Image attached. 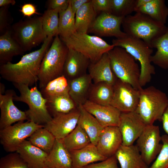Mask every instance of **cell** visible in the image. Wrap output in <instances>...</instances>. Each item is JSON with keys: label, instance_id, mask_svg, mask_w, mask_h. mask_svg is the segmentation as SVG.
Returning <instances> with one entry per match:
<instances>
[{"label": "cell", "instance_id": "6da1fadb", "mask_svg": "<svg viewBox=\"0 0 168 168\" xmlns=\"http://www.w3.org/2000/svg\"><path fill=\"white\" fill-rule=\"evenodd\" d=\"M52 38L47 37L39 49L23 55L17 63L9 62L0 65L1 77L13 84L29 87L35 84L38 81L41 62Z\"/></svg>", "mask_w": 168, "mask_h": 168}, {"label": "cell", "instance_id": "7a4b0ae2", "mask_svg": "<svg viewBox=\"0 0 168 168\" xmlns=\"http://www.w3.org/2000/svg\"><path fill=\"white\" fill-rule=\"evenodd\" d=\"M122 25L127 35L142 40L152 48V42L164 34L167 28L165 24L140 12L124 17Z\"/></svg>", "mask_w": 168, "mask_h": 168}, {"label": "cell", "instance_id": "3957f363", "mask_svg": "<svg viewBox=\"0 0 168 168\" xmlns=\"http://www.w3.org/2000/svg\"><path fill=\"white\" fill-rule=\"evenodd\" d=\"M112 44L114 47L124 49L139 62L141 69L139 82L142 87L151 81L152 76L155 74L151 60L152 48L142 40L127 35L123 38L113 39Z\"/></svg>", "mask_w": 168, "mask_h": 168}, {"label": "cell", "instance_id": "277c9868", "mask_svg": "<svg viewBox=\"0 0 168 168\" xmlns=\"http://www.w3.org/2000/svg\"><path fill=\"white\" fill-rule=\"evenodd\" d=\"M68 50V48L59 35L55 36L41 63L38 75L40 89L50 81L63 75Z\"/></svg>", "mask_w": 168, "mask_h": 168}, {"label": "cell", "instance_id": "5b68a950", "mask_svg": "<svg viewBox=\"0 0 168 168\" xmlns=\"http://www.w3.org/2000/svg\"><path fill=\"white\" fill-rule=\"evenodd\" d=\"M168 104L166 94L153 86L139 90V99L136 112L145 124H153L161 121L163 113Z\"/></svg>", "mask_w": 168, "mask_h": 168}, {"label": "cell", "instance_id": "8992f818", "mask_svg": "<svg viewBox=\"0 0 168 168\" xmlns=\"http://www.w3.org/2000/svg\"><path fill=\"white\" fill-rule=\"evenodd\" d=\"M20 93L14 97V100L26 103L29 107L25 112L28 120L37 124L44 125L49 121L52 117L49 113L46 106L47 100L42 95L37 87L30 88L26 85L13 84Z\"/></svg>", "mask_w": 168, "mask_h": 168}, {"label": "cell", "instance_id": "52a82bcc", "mask_svg": "<svg viewBox=\"0 0 168 168\" xmlns=\"http://www.w3.org/2000/svg\"><path fill=\"white\" fill-rule=\"evenodd\" d=\"M108 54L114 73L118 79L128 83L140 90L139 78L141 69L135 59L125 49L115 47Z\"/></svg>", "mask_w": 168, "mask_h": 168}, {"label": "cell", "instance_id": "ba28073f", "mask_svg": "<svg viewBox=\"0 0 168 168\" xmlns=\"http://www.w3.org/2000/svg\"><path fill=\"white\" fill-rule=\"evenodd\" d=\"M10 30L24 52L39 45L47 37L43 30L41 16L19 21L12 25Z\"/></svg>", "mask_w": 168, "mask_h": 168}, {"label": "cell", "instance_id": "9c48e42d", "mask_svg": "<svg viewBox=\"0 0 168 168\" xmlns=\"http://www.w3.org/2000/svg\"><path fill=\"white\" fill-rule=\"evenodd\" d=\"M61 40L68 49L82 54L91 62L98 61L105 53L114 47L100 37L76 32L69 37Z\"/></svg>", "mask_w": 168, "mask_h": 168}, {"label": "cell", "instance_id": "30bf717a", "mask_svg": "<svg viewBox=\"0 0 168 168\" xmlns=\"http://www.w3.org/2000/svg\"><path fill=\"white\" fill-rule=\"evenodd\" d=\"M44 125L32 121L19 122L6 128L0 129V142L7 152H16L21 143L35 131Z\"/></svg>", "mask_w": 168, "mask_h": 168}, {"label": "cell", "instance_id": "8fae6325", "mask_svg": "<svg viewBox=\"0 0 168 168\" xmlns=\"http://www.w3.org/2000/svg\"><path fill=\"white\" fill-rule=\"evenodd\" d=\"M161 136L158 126L147 125L136 140V145L148 166L156 159L162 148Z\"/></svg>", "mask_w": 168, "mask_h": 168}, {"label": "cell", "instance_id": "7c38bea8", "mask_svg": "<svg viewBox=\"0 0 168 168\" xmlns=\"http://www.w3.org/2000/svg\"><path fill=\"white\" fill-rule=\"evenodd\" d=\"M113 86L110 105L121 113L136 111L139 101V90L118 79Z\"/></svg>", "mask_w": 168, "mask_h": 168}, {"label": "cell", "instance_id": "4fadbf2b", "mask_svg": "<svg viewBox=\"0 0 168 168\" xmlns=\"http://www.w3.org/2000/svg\"><path fill=\"white\" fill-rule=\"evenodd\" d=\"M124 17L101 12L97 16L87 33H94L101 37H114L116 39L123 38L127 35L120 29Z\"/></svg>", "mask_w": 168, "mask_h": 168}, {"label": "cell", "instance_id": "5bb4252c", "mask_svg": "<svg viewBox=\"0 0 168 168\" xmlns=\"http://www.w3.org/2000/svg\"><path fill=\"white\" fill-rule=\"evenodd\" d=\"M146 125L135 111L121 113L118 127L122 136V145H133Z\"/></svg>", "mask_w": 168, "mask_h": 168}, {"label": "cell", "instance_id": "9a60e30c", "mask_svg": "<svg viewBox=\"0 0 168 168\" xmlns=\"http://www.w3.org/2000/svg\"><path fill=\"white\" fill-rule=\"evenodd\" d=\"M80 116L78 107L69 113L59 114L44 125L56 139H63L77 126Z\"/></svg>", "mask_w": 168, "mask_h": 168}, {"label": "cell", "instance_id": "2e32d148", "mask_svg": "<svg viewBox=\"0 0 168 168\" xmlns=\"http://www.w3.org/2000/svg\"><path fill=\"white\" fill-rule=\"evenodd\" d=\"M16 94L12 89L7 90L4 94H0V129L16 122L28 120L25 111L19 110L13 103L14 97Z\"/></svg>", "mask_w": 168, "mask_h": 168}, {"label": "cell", "instance_id": "e0dca14e", "mask_svg": "<svg viewBox=\"0 0 168 168\" xmlns=\"http://www.w3.org/2000/svg\"><path fill=\"white\" fill-rule=\"evenodd\" d=\"M82 105L103 128L119 126L121 112L111 105H102L87 100Z\"/></svg>", "mask_w": 168, "mask_h": 168}, {"label": "cell", "instance_id": "ac0fdd59", "mask_svg": "<svg viewBox=\"0 0 168 168\" xmlns=\"http://www.w3.org/2000/svg\"><path fill=\"white\" fill-rule=\"evenodd\" d=\"M122 143L118 126H111L103 128L96 146L99 152L108 158L115 155Z\"/></svg>", "mask_w": 168, "mask_h": 168}, {"label": "cell", "instance_id": "d6986e66", "mask_svg": "<svg viewBox=\"0 0 168 168\" xmlns=\"http://www.w3.org/2000/svg\"><path fill=\"white\" fill-rule=\"evenodd\" d=\"M90 63V60L82 54L68 49L63 75L68 81L81 77L87 73V71Z\"/></svg>", "mask_w": 168, "mask_h": 168}, {"label": "cell", "instance_id": "ffe728a7", "mask_svg": "<svg viewBox=\"0 0 168 168\" xmlns=\"http://www.w3.org/2000/svg\"><path fill=\"white\" fill-rule=\"evenodd\" d=\"M88 70L94 83L104 82L113 85L118 79L112 69L108 53L98 61L91 62Z\"/></svg>", "mask_w": 168, "mask_h": 168}, {"label": "cell", "instance_id": "44dd1931", "mask_svg": "<svg viewBox=\"0 0 168 168\" xmlns=\"http://www.w3.org/2000/svg\"><path fill=\"white\" fill-rule=\"evenodd\" d=\"M29 168H44L48 153L33 145L28 140H25L16 151Z\"/></svg>", "mask_w": 168, "mask_h": 168}, {"label": "cell", "instance_id": "7402d4cb", "mask_svg": "<svg viewBox=\"0 0 168 168\" xmlns=\"http://www.w3.org/2000/svg\"><path fill=\"white\" fill-rule=\"evenodd\" d=\"M115 156L121 168H148L136 145L119 147Z\"/></svg>", "mask_w": 168, "mask_h": 168}, {"label": "cell", "instance_id": "603a6c76", "mask_svg": "<svg viewBox=\"0 0 168 168\" xmlns=\"http://www.w3.org/2000/svg\"><path fill=\"white\" fill-rule=\"evenodd\" d=\"M45 167L73 168L70 152L65 146L63 139H56L52 149L48 154Z\"/></svg>", "mask_w": 168, "mask_h": 168}, {"label": "cell", "instance_id": "cb8c5ba5", "mask_svg": "<svg viewBox=\"0 0 168 168\" xmlns=\"http://www.w3.org/2000/svg\"><path fill=\"white\" fill-rule=\"evenodd\" d=\"M70 152L73 168H83L94 162L101 161L108 158L101 155L96 146L91 143L81 149Z\"/></svg>", "mask_w": 168, "mask_h": 168}, {"label": "cell", "instance_id": "d4e9b609", "mask_svg": "<svg viewBox=\"0 0 168 168\" xmlns=\"http://www.w3.org/2000/svg\"><path fill=\"white\" fill-rule=\"evenodd\" d=\"M68 81L69 96L77 107L83 105L88 100L89 92L92 83L90 76L86 73Z\"/></svg>", "mask_w": 168, "mask_h": 168}, {"label": "cell", "instance_id": "484cf974", "mask_svg": "<svg viewBox=\"0 0 168 168\" xmlns=\"http://www.w3.org/2000/svg\"><path fill=\"white\" fill-rule=\"evenodd\" d=\"M80 116L77 123L89 137L91 143L96 146L103 128L96 119L87 111L82 105L78 106Z\"/></svg>", "mask_w": 168, "mask_h": 168}, {"label": "cell", "instance_id": "4316f807", "mask_svg": "<svg viewBox=\"0 0 168 168\" xmlns=\"http://www.w3.org/2000/svg\"><path fill=\"white\" fill-rule=\"evenodd\" d=\"M24 52L12 37L10 30L0 36V65L11 62L13 57Z\"/></svg>", "mask_w": 168, "mask_h": 168}, {"label": "cell", "instance_id": "83f0119b", "mask_svg": "<svg viewBox=\"0 0 168 168\" xmlns=\"http://www.w3.org/2000/svg\"><path fill=\"white\" fill-rule=\"evenodd\" d=\"M113 86L104 82L92 83L88 100L100 105H110L113 95Z\"/></svg>", "mask_w": 168, "mask_h": 168}, {"label": "cell", "instance_id": "f1b7e54d", "mask_svg": "<svg viewBox=\"0 0 168 168\" xmlns=\"http://www.w3.org/2000/svg\"><path fill=\"white\" fill-rule=\"evenodd\" d=\"M91 0L80 7L75 14V27L76 32L87 33L97 17Z\"/></svg>", "mask_w": 168, "mask_h": 168}, {"label": "cell", "instance_id": "f546056e", "mask_svg": "<svg viewBox=\"0 0 168 168\" xmlns=\"http://www.w3.org/2000/svg\"><path fill=\"white\" fill-rule=\"evenodd\" d=\"M46 100L48 110L53 116L58 114L69 113L78 107L68 93L53 96Z\"/></svg>", "mask_w": 168, "mask_h": 168}, {"label": "cell", "instance_id": "4dcf8cb0", "mask_svg": "<svg viewBox=\"0 0 168 168\" xmlns=\"http://www.w3.org/2000/svg\"><path fill=\"white\" fill-rule=\"evenodd\" d=\"M135 12L147 15L153 19L165 24L168 17V7L164 0H150Z\"/></svg>", "mask_w": 168, "mask_h": 168}, {"label": "cell", "instance_id": "1f68e13d", "mask_svg": "<svg viewBox=\"0 0 168 168\" xmlns=\"http://www.w3.org/2000/svg\"><path fill=\"white\" fill-rule=\"evenodd\" d=\"M152 48L156 49L152 56V62L163 69H168V26L166 32L152 42Z\"/></svg>", "mask_w": 168, "mask_h": 168}, {"label": "cell", "instance_id": "d6a6232c", "mask_svg": "<svg viewBox=\"0 0 168 168\" xmlns=\"http://www.w3.org/2000/svg\"><path fill=\"white\" fill-rule=\"evenodd\" d=\"M63 141L65 146L69 152L81 149L91 143L87 134L78 125L63 139Z\"/></svg>", "mask_w": 168, "mask_h": 168}, {"label": "cell", "instance_id": "836d02e7", "mask_svg": "<svg viewBox=\"0 0 168 168\" xmlns=\"http://www.w3.org/2000/svg\"><path fill=\"white\" fill-rule=\"evenodd\" d=\"M56 139L52 133L44 127L35 131L28 138L33 145L48 154L52 149Z\"/></svg>", "mask_w": 168, "mask_h": 168}, {"label": "cell", "instance_id": "e575fe53", "mask_svg": "<svg viewBox=\"0 0 168 168\" xmlns=\"http://www.w3.org/2000/svg\"><path fill=\"white\" fill-rule=\"evenodd\" d=\"M40 89L42 95L46 99L53 96L68 94V81L65 76L62 75L50 81Z\"/></svg>", "mask_w": 168, "mask_h": 168}, {"label": "cell", "instance_id": "d590c367", "mask_svg": "<svg viewBox=\"0 0 168 168\" xmlns=\"http://www.w3.org/2000/svg\"><path fill=\"white\" fill-rule=\"evenodd\" d=\"M75 16L69 3L65 11L59 13L58 35L61 39L67 38L76 32Z\"/></svg>", "mask_w": 168, "mask_h": 168}, {"label": "cell", "instance_id": "8d00e7d4", "mask_svg": "<svg viewBox=\"0 0 168 168\" xmlns=\"http://www.w3.org/2000/svg\"><path fill=\"white\" fill-rule=\"evenodd\" d=\"M42 17L44 31L47 36L53 37L59 34V13L56 10L47 9Z\"/></svg>", "mask_w": 168, "mask_h": 168}, {"label": "cell", "instance_id": "74e56055", "mask_svg": "<svg viewBox=\"0 0 168 168\" xmlns=\"http://www.w3.org/2000/svg\"><path fill=\"white\" fill-rule=\"evenodd\" d=\"M136 0H111V14L124 17L135 12Z\"/></svg>", "mask_w": 168, "mask_h": 168}, {"label": "cell", "instance_id": "f35d334b", "mask_svg": "<svg viewBox=\"0 0 168 168\" xmlns=\"http://www.w3.org/2000/svg\"><path fill=\"white\" fill-rule=\"evenodd\" d=\"M162 148L156 159L148 168H168V135L161 136Z\"/></svg>", "mask_w": 168, "mask_h": 168}, {"label": "cell", "instance_id": "ab89813d", "mask_svg": "<svg viewBox=\"0 0 168 168\" xmlns=\"http://www.w3.org/2000/svg\"><path fill=\"white\" fill-rule=\"evenodd\" d=\"M0 168H29L27 164L16 152L2 157L0 160Z\"/></svg>", "mask_w": 168, "mask_h": 168}, {"label": "cell", "instance_id": "60d3db41", "mask_svg": "<svg viewBox=\"0 0 168 168\" xmlns=\"http://www.w3.org/2000/svg\"><path fill=\"white\" fill-rule=\"evenodd\" d=\"M9 6L0 9V34L1 35L10 30L13 19L9 11Z\"/></svg>", "mask_w": 168, "mask_h": 168}, {"label": "cell", "instance_id": "b9f144b4", "mask_svg": "<svg viewBox=\"0 0 168 168\" xmlns=\"http://www.w3.org/2000/svg\"><path fill=\"white\" fill-rule=\"evenodd\" d=\"M91 2L97 14L101 12L111 14V0H91Z\"/></svg>", "mask_w": 168, "mask_h": 168}, {"label": "cell", "instance_id": "7bdbcfd3", "mask_svg": "<svg viewBox=\"0 0 168 168\" xmlns=\"http://www.w3.org/2000/svg\"><path fill=\"white\" fill-rule=\"evenodd\" d=\"M118 161L114 155L104 161L91 164L83 168H118Z\"/></svg>", "mask_w": 168, "mask_h": 168}, {"label": "cell", "instance_id": "ee69618b", "mask_svg": "<svg viewBox=\"0 0 168 168\" xmlns=\"http://www.w3.org/2000/svg\"><path fill=\"white\" fill-rule=\"evenodd\" d=\"M69 0H50L48 1V9L57 10L58 13L65 11L68 8Z\"/></svg>", "mask_w": 168, "mask_h": 168}, {"label": "cell", "instance_id": "f6af8a7d", "mask_svg": "<svg viewBox=\"0 0 168 168\" xmlns=\"http://www.w3.org/2000/svg\"><path fill=\"white\" fill-rule=\"evenodd\" d=\"M24 16L29 17L33 15L36 14L40 15L38 12L35 6L31 3H26L23 5L19 10Z\"/></svg>", "mask_w": 168, "mask_h": 168}, {"label": "cell", "instance_id": "bcb514c9", "mask_svg": "<svg viewBox=\"0 0 168 168\" xmlns=\"http://www.w3.org/2000/svg\"><path fill=\"white\" fill-rule=\"evenodd\" d=\"M91 0H69V3L73 13L75 15L77 10Z\"/></svg>", "mask_w": 168, "mask_h": 168}, {"label": "cell", "instance_id": "7dc6e473", "mask_svg": "<svg viewBox=\"0 0 168 168\" xmlns=\"http://www.w3.org/2000/svg\"><path fill=\"white\" fill-rule=\"evenodd\" d=\"M161 121L164 130L168 135V104L163 113Z\"/></svg>", "mask_w": 168, "mask_h": 168}, {"label": "cell", "instance_id": "c3c4849f", "mask_svg": "<svg viewBox=\"0 0 168 168\" xmlns=\"http://www.w3.org/2000/svg\"><path fill=\"white\" fill-rule=\"evenodd\" d=\"M16 2L14 0H0V7H2L10 5H13L15 4Z\"/></svg>", "mask_w": 168, "mask_h": 168}, {"label": "cell", "instance_id": "681fc988", "mask_svg": "<svg viewBox=\"0 0 168 168\" xmlns=\"http://www.w3.org/2000/svg\"><path fill=\"white\" fill-rule=\"evenodd\" d=\"M149 1L150 0H136L135 12L136 9L143 6Z\"/></svg>", "mask_w": 168, "mask_h": 168}, {"label": "cell", "instance_id": "f907efd6", "mask_svg": "<svg viewBox=\"0 0 168 168\" xmlns=\"http://www.w3.org/2000/svg\"><path fill=\"white\" fill-rule=\"evenodd\" d=\"M5 86L3 83L0 82V94H4L5 92Z\"/></svg>", "mask_w": 168, "mask_h": 168}, {"label": "cell", "instance_id": "816d5d0a", "mask_svg": "<svg viewBox=\"0 0 168 168\" xmlns=\"http://www.w3.org/2000/svg\"><path fill=\"white\" fill-rule=\"evenodd\" d=\"M44 168H48V167H44Z\"/></svg>", "mask_w": 168, "mask_h": 168}, {"label": "cell", "instance_id": "f5cc1de1", "mask_svg": "<svg viewBox=\"0 0 168 168\" xmlns=\"http://www.w3.org/2000/svg\"></svg>", "mask_w": 168, "mask_h": 168}]
</instances>
